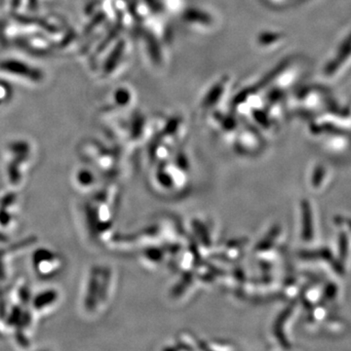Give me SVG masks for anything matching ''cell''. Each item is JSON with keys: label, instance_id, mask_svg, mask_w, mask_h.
I'll list each match as a JSON object with an SVG mask.
<instances>
[{"label": "cell", "instance_id": "cell-6", "mask_svg": "<svg viewBox=\"0 0 351 351\" xmlns=\"http://www.w3.org/2000/svg\"><path fill=\"white\" fill-rule=\"evenodd\" d=\"M6 83L0 82V106L6 104L11 97V90Z\"/></svg>", "mask_w": 351, "mask_h": 351}, {"label": "cell", "instance_id": "cell-7", "mask_svg": "<svg viewBox=\"0 0 351 351\" xmlns=\"http://www.w3.org/2000/svg\"><path fill=\"white\" fill-rule=\"evenodd\" d=\"M8 237H7L6 233L4 232H2L1 230H0V244H4L6 243L7 240H8Z\"/></svg>", "mask_w": 351, "mask_h": 351}, {"label": "cell", "instance_id": "cell-5", "mask_svg": "<svg viewBox=\"0 0 351 351\" xmlns=\"http://www.w3.org/2000/svg\"><path fill=\"white\" fill-rule=\"evenodd\" d=\"M61 302V294L55 289H47L32 298V311L34 314L46 316L54 311Z\"/></svg>", "mask_w": 351, "mask_h": 351}, {"label": "cell", "instance_id": "cell-4", "mask_svg": "<svg viewBox=\"0 0 351 351\" xmlns=\"http://www.w3.org/2000/svg\"><path fill=\"white\" fill-rule=\"evenodd\" d=\"M20 211V196L17 191H7L0 196V230H11L17 223ZM6 233V232H5Z\"/></svg>", "mask_w": 351, "mask_h": 351}, {"label": "cell", "instance_id": "cell-2", "mask_svg": "<svg viewBox=\"0 0 351 351\" xmlns=\"http://www.w3.org/2000/svg\"><path fill=\"white\" fill-rule=\"evenodd\" d=\"M32 269L38 278H54L63 271V256L49 248H39L32 254Z\"/></svg>", "mask_w": 351, "mask_h": 351}, {"label": "cell", "instance_id": "cell-1", "mask_svg": "<svg viewBox=\"0 0 351 351\" xmlns=\"http://www.w3.org/2000/svg\"><path fill=\"white\" fill-rule=\"evenodd\" d=\"M34 149L27 140H16L5 147V174L7 182L12 189L24 186L27 171L34 163Z\"/></svg>", "mask_w": 351, "mask_h": 351}, {"label": "cell", "instance_id": "cell-3", "mask_svg": "<svg viewBox=\"0 0 351 351\" xmlns=\"http://www.w3.org/2000/svg\"><path fill=\"white\" fill-rule=\"evenodd\" d=\"M0 73L27 84H40L43 80L40 69L17 59H6L0 62Z\"/></svg>", "mask_w": 351, "mask_h": 351}]
</instances>
